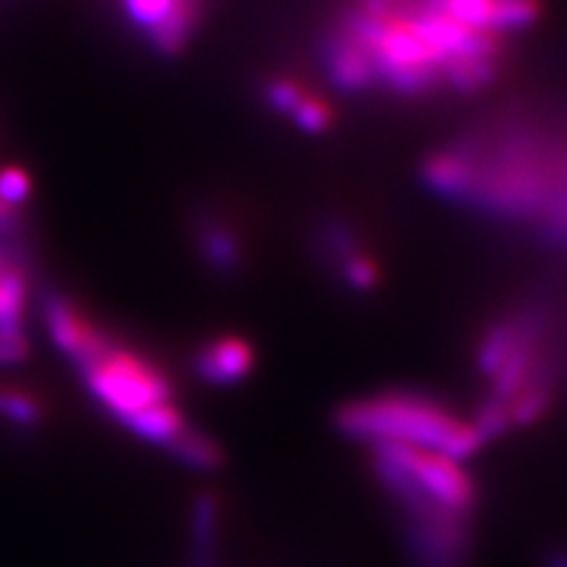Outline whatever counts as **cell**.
<instances>
[{
  "label": "cell",
  "mask_w": 567,
  "mask_h": 567,
  "mask_svg": "<svg viewBox=\"0 0 567 567\" xmlns=\"http://www.w3.org/2000/svg\"><path fill=\"white\" fill-rule=\"evenodd\" d=\"M421 181L442 199L567 246V135L542 123L499 121L461 135L423 158Z\"/></svg>",
  "instance_id": "cell-1"
},
{
  "label": "cell",
  "mask_w": 567,
  "mask_h": 567,
  "mask_svg": "<svg viewBox=\"0 0 567 567\" xmlns=\"http://www.w3.org/2000/svg\"><path fill=\"white\" fill-rule=\"evenodd\" d=\"M374 473L404 511L419 567H461L471 548L475 483L464 461L402 445H377Z\"/></svg>",
  "instance_id": "cell-2"
},
{
  "label": "cell",
  "mask_w": 567,
  "mask_h": 567,
  "mask_svg": "<svg viewBox=\"0 0 567 567\" xmlns=\"http://www.w3.org/2000/svg\"><path fill=\"white\" fill-rule=\"evenodd\" d=\"M346 437L367 445H402L466 461L485 447L473 419H461L447 402L419 390H383L346 402L336 414Z\"/></svg>",
  "instance_id": "cell-3"
},
{
  "label": "cell",
  "mask_w": 567,
  "mask_h": 567,
  "mask_svg": "<svg viewBox=\"0 0 567 567\" xmlns=\"http://www.w3.org/2000/svg\"><path fill=\"white\" fill-rule=\"evenodd\" d=\"M81 377L121 423L152 406L173 402V388L162 371L114 343L97 362L85 367Z\"/></svg>",
  "instance_id": "cell-4"
},
{
  "label": "cell",
  "mask_w": 567,
  "mask_h": 567,
  "mask_svg": "<svg viewBox=\"0 0 567 567\" xmlns=\"http://www.w3.org/2000/svg\"><path fill=\"white\" fill-rule=\"evenodd\" d=\"M121 6L164 55H177L187 45L202 14V0H121Z\"/></svg>",
  "instance_id": "cell-5"
},
{
  "label": "cell",
  "mask_w": 567,
  "mask_h": 567,
  "mask_svg": "<svg viewBox=\"0 0 567 567\" xmlns=\"http://www.w3.org/2000/svg\"><path fill=\"white\" fill-rule=\"evenodd\" d=\"M454 22L473 31L506 35L525 31L539 22L542 0H423Z\"/></svg>",
  "instance_id": "cell-6"
},
{
  "label": "cell",
  "mask_w": 567,
  "mask_h": 567,
  "mask_svg": "<svg viewBox=\"0 0 567 567\" xmlns=\"http://www.w3.org/2000/svg\"><path fill=\"white\" fill-rule=\"evenodd\" d=\"M322 246L339 279L354 293H369L381 284V265L362 244L360 235L341 220L322 229Z\"/></svg>",
  "instance_id": "cell-7"
},
{
  "label": "cell",
  "mask_w": 567,
  "mask_h": 567,
  "mask_svg": "<svg viewBox=\"0 0 567 567\" xmlns=\"http://www.w3.org/2000/svg\"><path fill=\"white\" fill-rule=\"evenodd\" d=\"M254 350L244 339L237 336H225V339L210 341L202 352L194 369L208 383H235L248 377L254 367Z\"/></svg>",
  "instance_id": "cell-8"
},
{
  "label": "cell",
  "mask_w": 567,
  "mask_h": 567,
  "mask_svg": "<svg viewBox=\"0 0 567 567\" xmlns=\"http://www.w3.org/2000/svg\"><path fill=\"white\" fill-rule=\"evenodd\" d=\"M45 322L50 329L52 341L66 354V358L76 360L85 343L91 341L95 327L79 315V310L64 300L62 296H50L45 300Z\"/></svg>",
  "instance_id": "cell-9"
},
{
  "label": "cell",
  "mask_w": 567,
  "mask_h": 567,
  "mask_svg": "<svg viewBox=\"0 0 567 567\" xmlns=\"http://www.w3.org/2000/svg\"><path fill=\"white\" fill-rule=\"evenodd\" d=\"M126 425L135 435L147 437L156 442V445H164V447H168L171 442L187 429L183 414L175 410L173 402L158 404L147 412L135 414L133 419L126 421Z\"/></svg>",
  "instance_id": "cell-10"
},
{
  "label": "cell",
  "mask_w": 567,
  "mask_h": 567,
  "mask_svg": "<svg viewBox=\"0 0 567 567\" xmlns=\"http://www.w3.org/2000/svg\"><path fill=\"white\" fill-rule=\"evenodd\" d=\"M168 450L177 458L185 461L187 466L199 468V471L216 468L220 464V450L213 445V440L189 429H185L181 435H177L168 445Z\"/></svg>",
  "instance_id": "cell-11"
},
{
  "label": "cell",
  "mask_w": 567,
  "mask_h": 567,
  "mask_svg": "<svg viewBox=\"0 0 567 567\" xmlns=\"http://www.w3.org/2000/svg\"><path fill=\"white\" fill-rule=\"evenodd\" d=\"M310 95L308 87L296 81V79H272L268 81V85H265V102H268V106L272 112L277 114H284V116H293V112L300 106V102H303L306 97Z\"/></svg>",
  "instance_id": "cell-12"
},
{
  "label": "cell",
  "mask_w": 567,
  "mask_h": 567,
  "mask_svg": "<svg viewBox=\"0 0 567 567\" xmlns=\"http://www.w3.org/2000/svg\"><path fill=\"white\" fill-rule=\"evenodd\" d=\"M204 251L208 256V262L216 265L223 272L237 268L241 262V251L237 239L227 233V229L220 227H210L204 235Z\"/></svg>",
  "instance_id": "cell-13"
},
{
  "label": "cell",
  "mask_w": 567,
  "mask_h": 567,
  "mask_svg": "<svg viewBox=\"0 0 567 567\" xmlns=\"http://www.w3.org/2000/svg\"><path fill=\"white\" fill-rule=\"evenodd\" d=\"M291 121L303 133L319 135V133H327L333 126V110L324 97H319L310 91V95L300 102V106L293 112Z\"/></svg>",
  "instance_id": "cell-14"
},
{
  "label": "cell",
  "mask_w": 567,
  "mask_h": 567,
  "mask_svg": "<svg viewBox=\"0 0 567 567\" xmlns=\"http://www.w3.org/2000/svg\"><path fill=\"white\" fill-rule=\"evenodd\" d=\"M0 414L20 425H31L39 423L41 406L33 398L17 393V390H0Z\"/></svg>",
  "instance_id": "cell-15"
},
{
  "label": "cell",
  "mask_w": 567,
  "mask_h": 567,
  "mask_svg": "<svg viewBox=\"0 0 567 567\" xmlns=\"http://www.w3.org/2000/svg\"><path fill=\"white\" fill-rule=\"evenodd\" d=\"M31 194V177L24 168L8 166L0 168V202L17 206L29 199Z\"/></svg>",
  "instance_id": "cell-16"
},
{
  "label": "cell",
  "mask_w": 567,
  "mask_h": 567,
  "mask_svg": "<svg viewBox=\"0 0 567 567\" xmlns=\"http://www.w3.org/2000/svg\"><path fill=\"white\" fill-rule=\"evenodd\" d=\"M17 225V206L0 202V229H12Z\"/></svg>",
  "instance_id": "cell-17"
}]
</instances>
